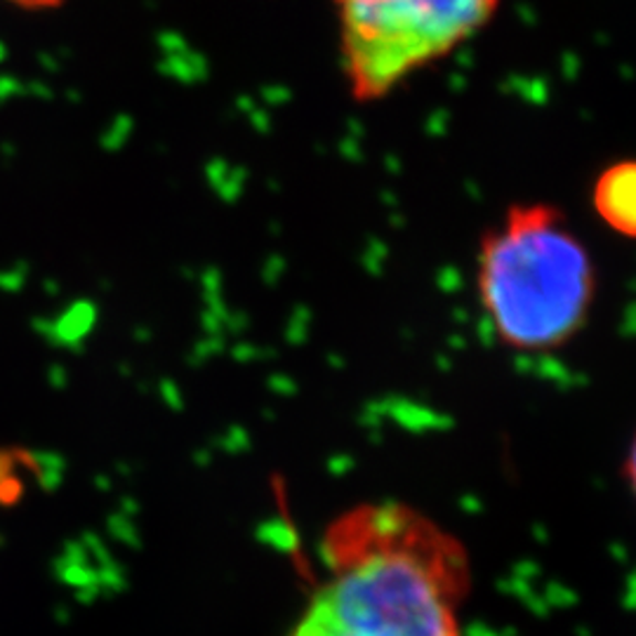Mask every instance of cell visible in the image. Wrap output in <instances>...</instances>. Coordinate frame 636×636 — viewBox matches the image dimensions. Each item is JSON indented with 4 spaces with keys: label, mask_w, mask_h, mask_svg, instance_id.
<instances>
[{
    "label": "cell",
    "mask_w": 636,
    "mask_h": 636,
    "mask_svg": "<svg viewBox=\"0 0 636 636\" xmlns=\"http://www.w3.org/2000/svg\"><path fill=\"white\" fill-rule=\"evenodd\" d=\"M331 578L290 636H460L467 559L397 507L366 509L328 542Z\"/></svg>",
    "instance_id": "6da1fadb"
},
{
    "label": "cell",
    "mask_w": 636,
    "mask_h": 636,
    "mask_svg": "<svg viewBox=\"0 0 636 636\" xmlns=\"http://www.w3.org/2000/svg\"><path fill=\"white\" fill-rule=\"evenodd\" d=\"M594 290L590 250L552 205H511L481 240L478 304L497 339L511 349L565 345L588 321Z\"/></svg>",
    "instance_id": "7a4b0ae2"
},
{
    "label": "cell",
    "mask_w": 636,
    "mask_h": 636,
    "mask_svg": "<svg viewBox=\"0 0 636 636\" xmlns=\"http://www.w3.org/2000/svg\"><path fill=\"white\" fill-rule=\"evenodd\" d=\"M335 8L349 90L377 101L467 43L497 0H335Z\"/></svg>",
    "instance_id": "3957f363"
},
{
    "label": "cell",
    "mask_w": 636,
    "mask_h": 636,
    "mask_svg": "<svg viewBox=\"0 0 636 636\" xmlns=\"http://www.w3.org/2000/svg\"><path fill=\"white\" fill-rule=\"evenodd\" d=\"M592 203L606 227L636 238V161L608 165L594 184Z\"/></svg>",
    "instance_id": "277c9868"
},
{
    "label": "cell",
    "mask_w": 636,
    "mask_h": 636,
    "mask_svg": "<svg viewBox=\"0 0 636 636\" xmlns=\"http://www.w3.org/2000/svg\"><path fill=\"white\" fill-rule=\"evenodd\" d=\"M623 472H625V484L627 491L632 495V500L636 503V434L629 441V449H627V457L623 464Z\"/></svg>",
    "instance_id": "5b68a950"
},
{
    "label": "cell",
    "mask_w": 636,
    "mask_h": 636,
    "mask_svg": "<svg viewBox=\"0 0 636 636\" xmlns=\"http://www.w3.org/2000/svg\"><path fill=\"white\" fill-rule=\"evenodd\" d=\"M10 3L26 8V10H45V8H55L62 0H10Z\"/></svg>",
    "instance_id": "8992f818"
}]
</instances>
